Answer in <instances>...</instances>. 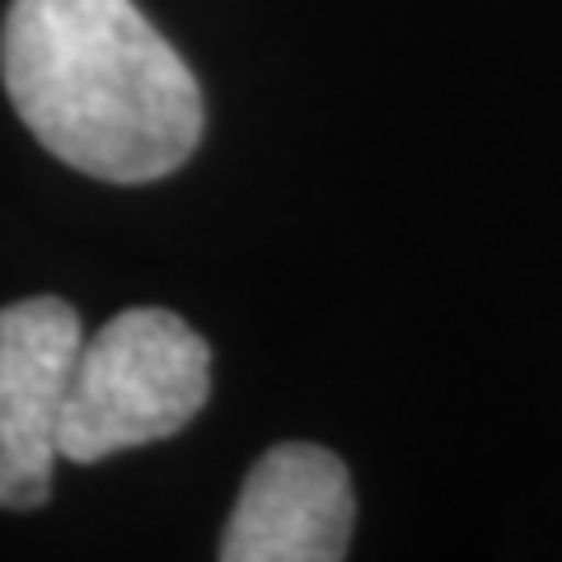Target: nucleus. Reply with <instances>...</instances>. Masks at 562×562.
Wrapping results in <instances>:
<instances>
[{
    "label": "nucleus",
    "mask_w": 562,
    "mask_h": 562,
    "mask_svg": "<svg viewBox=\"0 0 562 562\" xmlns=\"http://www.w3.org/2000/svg\"><path fill=\"white\" fill-rule=\"evenodd\" d=\"M211 347L169 310H122L80 347L57 450L70 464L169 441L206 408Z\"/></svg>",
    "instance_id": "nucleus-2"
},
{
    "label": "nucleus",
    "mask_w": 562,
    "mask_h": 562,
    "mask_svg": "<svg viewBox=\"0 0 562 562\" xmlns=\"http://www.w3.org/2000/svg\"><path fill=\"white\" fill-rule=\"evenodd\" d=\"M80 357V314L57 295L0 310V506L33 512L52 497L57 431Z\"/></svg>",
    "instance_id": "nucleus-3"
},
{
    "label": "nucleus",
    "mask_w": 562,
    "mask_h": 562,
    "mask_svg": "<svg viewBox=\"0 0 562 562\" xmlns=\"http://www.w3.org/2000/svg\"><path fill=\"white\" fill-rule=\"evenodd\" d=\"M0 70L24 127L90 179H165L202 140L198 76L136 0H14Z\"/></svg>",
    "instance_id": "nucleus-1"
},
{
    "label": "nucleus",
    "mask_w": 562,
    "mask_h": 562,
    "mask_svg": "<svg viewBox=\"0 0 562 562\" xmlns=\"http://www.w3.org/2000/svg\"><path fill=\"white\" fill-rule=\"evenodd\" d=\"M357 525L347 464L324 446H272L239 487L225 562H338Z\"/></svg>",
    "instance_id": "nucleus-4"
}]
</instances>
